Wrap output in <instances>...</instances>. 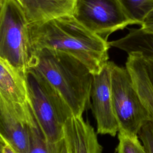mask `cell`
Instances as JSON below:
<instances>
[{"instance_id": "1", "label": "cell", "mask_w": 153, "mask_h": 153, "mask_svg": "<svg viewBox=\"0 0 153 153\" xmlns=\"http://www.w3.org/2000/svg\"><path fill=\"white\" fill-rule=\"evenodd\" d=\"M33 51L49 48L68 54L82 63L93 74H99L109 61V42L82 25L72 15L45 22L29 24Z\"/></svg>"}, {"instance_id": "2", "label": "cell", "mask_w": 153, "mask_h": 153, "mask_svg": "<svg viewBox=\"0 0 153 153\" xmlns=\"http://www.w3.org/2000/svg\"><path fill=\"white\" fill-rule=\"evenodd\" d=\"M29 68L39 72L54 87L73 116L81 117L90 106L93 75L78 59L62 51L42 48L33 51Z\"/></svg>"}, {"instance_id": "3", "label": "cell", "mask_w": 153, "mask_h": 153, "mask_svg": "<svg viewBox=\"0 0 153 153\" xmlns=\"http://www.w3.org/2000/svg\"><path fill=\"white\" fill-rule=\"evenodd\" d=\"M29 102L47 140L58 142L64 139V126L72 112L59 93L39 72H26Z\"/></svg>"}, {"instance_id": "4", "label": "cell", "mask_w": 153, "mask_h": 153, "mask_svg": "<svg viewBox=\"0 0 153 153\" xmlns=\"http://www.w3.org/2000/svg\"><path fill=\"white\" fill-rule=\"evenodd\" d=\"M29 24L16 0H0V59L25 73L33 54Z\"/></svg>"}, {"instance_id": "5", "label": "cell", "mask_w": 153, "mask_h": 153, "mask_svg": "<svg viewBox=\"0 0 153 153\" xmlns=\"http://www.w3.org/2000/svg\"><path fill=\"white\" fill-rule=\"evenodd\" d=\"M113 106L118 124V132L138 136L142 127L153 121L151 114L136 90L125 67L115 64L112 72Z\"/></svg>"}, {"instance_id": "6", "label": "cell", "mask_w": 153, "mask_h": 153, "mask_svg": "<svg viewBox=\"0 0 153 153\" xmlns=\"http://www.w3.org/2000/svg\"><path fill=\"white\" fill-rule=\"evenodd\" d=\"M72 16L85 28L107 42L114 32L136 25L118 0H75Z\"/></svg>"}, {"instance_id": "7", "label": "cell", "mask_w": 153, "mask_h": 153, "mask_svg": "<svg viewBox=\"0 0 153 153\" xmlns=\"http://www.w3.org/2000/svg\"><path fill=\"white\" fill-rule=\"evenodd\" d=\"M115 64L108 61L99 74L93 75L91 90V106L96 121L97 133L111 136H115L119 130L112 93V72Z\"/></svg>"}, {"instance_id": "8", "label": "cell", "mask_w": 153, "mask_h": 153, "mask_svg": "<svg viewBox=\"0 0 153 153\" xmlns=\"http://www.w3.org/2000/svg\"><path fill=\"white\" fill-rule=\"evenodd\" d=\"M28 112L29 102L22 106L0 98V136L17 153H29Z\"/></svg>"}, {"instance_id": "9", "label": "cell", "mask_w": 153, "mask_h": 153, "mask_svg": "<svg viewBox=\"0 0 153 153\" xmlns=\"http://www.w3.org/2000/svg\"><path fill=\"white\" fill-rule=\"evenodd\" d=\"M64 139L68 153H102L96 133L82 117L72 116L64 126Z\"/></svg>"}, {"instance_id": "10", "label": "cell", "mask_w": 153, "mask_h": 153, "mask_svg": "<svg viewBox=\"0 0 153 153\" xmlns=\"http://www.w3.org/2000/svg\"><path fill=\"white\" fill-rule=\"evenodd\" d=\"M29 24L72 15L75 0H16Z\"/></svg>"}, {"instance_id": "11", "label": "cell", "mask_w": 153, "mask_h": 153, "mask_svg": "<svg viewBox=\"0 0 153 153\" xmlns=\"http://www.w3.org/2000/svg\"><path fill=\"white\" fill-rule=\"evenodd\" d=\"M0 98L16 105L29 102L26 73L17 70L0 59Z\"/></svg>"}, {"instance_id": "12", "label": "cell", "mask_w": 153, "mask_h": 153, "mask_svg": "<svg viewBox=\"0 0 153 153\" xmlns=\"http://www.w3.org/2000/svg\"><path fill=\"white\" fill-rule=\"evenodd\" d=\"M126 68L142 101L149 110L153 120V89L145 71L143 57L137 53L128 54Z\"/></svg>"}, {"instance_id": "13", "label": "cell", "mask_w": 153, "mask_h": 153, "mask_svg": "<svg viewBox=\"0 0 153 153\" xmlns=\"http://www.w3.org/2000/svg\"><path fill=\"white\" fill-rule=\"evenodd\" d=\"M111 47L127 54L137 53L146 57L153 58V33L142 29H130L123 37L109 42Z\"/></svg>"}, {"instance_id": "14", "label": "cell", "mask_w": 153, "mask_h": 153, "mask_svg": "<svg viewBox=\"0 0 153 153\" xmlns=\"http://www.w3.org/2000/svg\"><path fill=\"white\" fill-rule=\"evenodd\" d=\"M28 127L29 133V153H68L65 139L58 142L47 140L35 118L29 102Z\"/></svg>"}, {"instance_id": "15", "label": "cell", "mask_w": 153, "mask_h": 153, "mask_svg": "<svg viewBox=\"0 0 153 153\" xmlns=\"http://www.w3.org/2000/svg\"><path fill=\"white\" fill-rule=\"evenodd\" d=\"M128 16L141 25L148 13L153 9V0H118Z\"/></svg>"}, {"instance_id": "16", "label": "cell", "mask_w": 153, "mask_h": 153, "mask_svg": "<svg viewBox=\"0 0 153 153\" xmlns=\"http://www.w3.org/2000/svg\"><path fill=\"white\" fill-rule=\"evenodd\" d=\"M118 138L119 142L116 148L117 153H146L138 136H132L118 132Z\"/></svg>"}, {"instance_id": "17", "label": "cell", "mask_w": 153, "mask_h": 153, "mask_svg": "<svg viewBox=\"0 0 153 153\" xmlns=\"http://www.w3.org/2000/svg\"><path fill=\"white\" fill-rule=\"evenodd\" d=\"M146 153H153V121L145 123L138 133Z\"/></svg>"}, {"instance_id": "18", "label": "cell", "mask_w": 153, "mask_h": 153, "mask_svg": "<svg viewBox=\"0 0 153 153\" xmlns=\"http://www.w3.org/2000/svg\"><path fill=\"white\" fill-rule=\"evenodd\" d=\"M143 57L144 59L145 71L151 85L153 89V58Z\"/></svg>"}, {"instance_id": "19", "label": "cell", "mask_w": 153, "mask_h": 153, "mask_svg": "<svg viewBox=\"0 0 153 153\" xmlns=\"http://www.w3.org/2000/svg\"><path fill=\"white\" fill-rule=\"evenodd\" d=\"M140 27L146 31L153 33V9L146 16Z\"/></svg>"}, {"instance_id": "20", "label": "cell", "mask_w": 153, "mask_h": 153, "mask_svg": "<svg viewBox=\"0 0 153 153\" xmlns=\"http://www.w3.org/2000/svg\"><path fill=\"white\" fill-rule=\"evenodd\" d=\"M1 153H17L15 149L2 137L0 136Z\"/></svg>"}]
</instances>
